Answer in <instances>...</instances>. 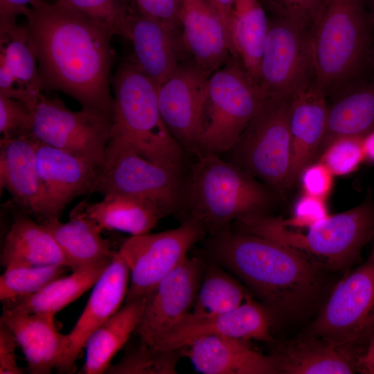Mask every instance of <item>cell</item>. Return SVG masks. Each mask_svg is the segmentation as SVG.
Wrapping results in <instances>:
<instances>
[{"mask_svg":"<svg viewBox=\"0 0 374 374\" xmlns=\"http://www.w3.org/2000/svg\"><path fill=\"white\" fill-rule=\"evenodd\" d=\"M235 222L239 231L285 245L320 269L341 271L355 263L364 247L373 238L374 202L367 197L353 208L328 216L305 233L294 231L280 217L266 213Z\"/></svg>","mask_w":374,"mask_h":374,"instance_id":"obj_4","label":"cell"},{"mask_svg":"<svg viewBox=\"0 0 374 374\" xmlns=\"http://www.w3.org/2000/svg\"><path fill=\"white\" fill-rule=\"evenodd\" d=\"M327 103L326 94L314 82L292 99L288 187L297 181L303 170L319 157L326 127Z\"/></svg>","mask_w":374,"mask_h":374,"instance_id":"obj_24","label":"cell"},{"mask_svg":"<svg viewBox=\"0 0 374 374\" xmlns=\"http://www.w3.org/2000/svg\"><path fill=\"white\" fill-rule=\"evenodd\" d=\"M83 212L103 231L117 230L139 235L150 233L166 214L152 204L125 195L104 197L81 206Z\"/></svg>","mask_w":374,"mask_h":374,"instance_id":"obj_33","label":"cell"},{"mask_svg":"<svg viewBox=\"0 0 374 374\" xmlns=\"http://www.w3.org/2000/svg\"><path fill=\"white\" fill-rule=\"evenodd\" d=\"M143 15L182 34L179 21V0H134Z\"/></svg>","mask_w":374,"mask_h":374,"instance_id":"obj_43","label":"cell"},{"mask_svg":"<svg viewBox=\"0 0 374 374\" xmlns=\"http://www.w3.org/2000/svg\"><path fill=\"white\" fill-rule=\"evenodd\" d=\"M341 346L365 347L374 334V253L332 290L310 333Z\"/></svg>","mask_w":374,"mask_h":374,"instance_id":"obj_9","label":"cell"},{"mask_svg":"<svg viewBox=\"0 0 374 374\" xmlns=\"http://www.w3.org/2000/svg\"><path fill=\"white\" fill-rule=\"evenodd\" d=\"M179 350L163 349L141 344L130 349L115 364L108 367V374H175Z\"/></svg>","mask_w":374,"mask_h":374,"instance_id":"obj_36","label":"cell"},{"mask_svg":"<svg viewBox=\"0 0 374 374\" xmlns=\"http://www.w3.org/2000/svg\"><path fill=\"white\" fill-rule=\"evenodd\" d=\"M114 256L72 271L35 294L5 301L3 311L55 315L93 287Z\"/></svg>","mask_w":374,"mask_h":374,"instance_id":"obj_29","label":"cell"},{"mask_svg":"<svg viewBox=\"0 0 374 374\" xmlns=\"http://www.w3.org/2000/svg\"><path fill=\"white\" fill-rule=\"evenodd\" d=\"M215 257L233 271L273 314L298 319L317 303L321 270L302 255L271 240L228 229L213 234Z\"/></svg>","mask_w":374,"mask_h":374,"instance_id":"obj_2","label":"cell"},{"mask_svg":"<svg viewBox=\"0 0 374 374\" xmlns=\"http://www.w3.org/2000/svg\"><path fill=\"white\" fill-rule=\"evenodd\" d=\"M26 17L43 91H62L82 109L112 121L114 35L57 1L30 8Z\"/></svg>","mask_w":374,"mask_h":374,"instance_id":"obj_1","label":"cell"},{"mask_svg":"<svg viewBox=\"0 0 374 374\" xmlns=\"http://www.w3.org/2000/svg\"><path fill=\"white\" fill-rule=\"evenodd\" d=\"M363 0H326L310 28L314 83L326 96L344 89L365 48Z\"/></svg>","mask_w":374,"mask_h":374,"instance_id":"obj_6","label":"cell"},{"mask_svg":"<svg viewBox=\"0 0 374 374\" xmlns=\"http://www.w3.org/2000/svg\"><path fill=\"white\" fill-rule=\"evenodd\" d=\"M129 280V268L117 251L93 286L84 309L66 335V344L58 372L73 373L75 371V362L89 336L117 312L125 301Z\"/></svg>","mask_w":374,"mask_h":374,"instance_id":"obj_17","label":"cell"},{"mask_svg":"<svg viewBox=\"0 0 374 374\" xmlns=\"http://www.w3.org/2000/svg\"><path fill=\"white\" fill-rule=\"evenodd\" d=\"M366 159L374 162V130L364 138Z\"/></svg>","mask_w":374,"mask_h":374,"instance_id":"obj_48","label":"cell"},{"mask_svg":"<svg viewBox=\"0 0 374 374\" xmlns=\"http://www.w3.org/2000/svg\"><path fill=\"white\" fill-rule=\"evenodd\" d=\"M53 236L71 265V271L112 257L117 251L101 235L102 229L81 206L62 223L55 218L41 223Z\"/></svg>","mask_w":374,"mask_h":374,"instance_id":"obj_28","label":"cell"},{"mask_svg":"<svg viewBox=\"0 0 374 374\" xmlns=\"http://www.w3.org/2000/svg\"><path fill=\"white\" fill-rule=\"evenodd\" d=\"M357 368L359 373L374 374V334L359 357Z\"/></svg>","mask_w":374,"mask_h":374,"instance_id":"obj_46","label":"cell"},{"mask_svg":"<svg viewBox=\"0 0 374 374\" xmlns=\"http://www.w3.org/2000/svg\"><path fill=\"white\" fill-rule=\"evenodd\" d=\"M146 298L125 303L111 318L88 338L82 371L86 374L105 373L111 361L136 331L141 321Z\"/></svg>","mask_w":374,"mask_h":374,"instance_id":"obj_31","label":"cell"},{"mask_svg":"<svg viewBox=\"0 0 374 374\" xmlns=\"http://www.w3.org/2000/svg\"><path fill=\"white\" fill-rule=\"evenodd\" d=\"M197 221L186 218L178 227L157 233L132 235L118 251L130 270L125 303L146 298L156 285L188 256L206 233Z\"/></svg>","mask_w":374,"mask_h":374,"instance_id":"obj_11","label":"cell"},{"mask_svg":"<svg viewBox=\"0 0 374 374\" xmlns=\"http://www.w3.org/2000/svg\"><path fill=\"white\" fill-rule=\"evenodd\" d=\"M134 48L131 60L159 87L179 66L193 59L184 45L182 35L133 9L130 19Z\"/></svg>","mask_w":374,"mask_h":374,"instance_id":"obj_21","label":"cell"},{"mask_svg":"<svg viewBox=\"0 0 374 374\" xmlns=\"http://www.w3.org/2000/svg\"><path fill=\"white\" fill-rule=\"evenodd\" d=\"M66 266L18 267L6 269L0 277V300L2 303L35 294L52 281L65 276Z\"/></svg>","mask_w":374,"mask_h":374,"instance_id":"obj_35","label":"cell"},{"mask_svg":"<svg viewBox=\"0 0 374 374\" xmlns=\"http://www.w3.org/2000/svg\"><path fill=\"white\" fill-rule=\"evenodd\" d=\"M32 112L26 105L0 93L1 137L30 134Z\"/></svg>","mask_w":374,"mask_h":374,"instance_id":"obj_40","label":"cell"},{"mask_svg":"<svg viewBox=\"0 0 374 374\" xmlns=\"http://www.w3.org/2000/svg\"><path fill=\"white\" fill-rule=\"evenodd\" d=\"M208 75L188 59L157 89L161 116L183 150L194 155L203 130Z\"/></svg>","mask_w":374,"mask_h":374,"instance_id":"obj_14","label":"cell"},{"mask_svg":"<svg viewBox=\"0 0 374 374\" xmlns=\"http://www.w3.org/2000/svg\"><path fill=\"white\" fill-rule=\"evenodd\" d=\"M294 97L267 96L232 148L231 161L269 189L288 188Z\"/></svg>","mask_w":374,"mask_h":374,"instance_id":"obj_8","label":"cell"},{"mask_svg":"<svg viewBox=\"0 0 374 374\" xmlns=\"http://www.w3.org/2000/svg\"><path fill=\"white\" fill-rule=\"evenodd\" d=\"M31 112L35 139L103 166L111 120L83 109L72 111L62 100L43 93Z\"/></svg>","mask_w":374,"mask_h":374,"instance_id":"obj_13","label":"cell"},{"mask_svg":"<svg viewBox=\"0 0 374 374\" xmlns=\"http://www.w3.org/2000/svg\"><path fill=\"white\" fill-rule=\"evenodd\" d=\"M334 177L323 163L316 161L303 170L299 179L303 193L326 200L333 186Z\"/></svg>","mask_w":374,"mask_h":374,"instance_id":"obj_42","label":"cell"},{"mask_svg":"<svg viewBox=\"0 0 374 374\" xmlns=\"http://www.w3.org/2000/svg\"><path fill=\"white\" fill-rule=\"evenodd\" d=\"M274 319L270 310L249 294L242 305L228 312L202 317L190 312L154 347L180 350L205 336L271 341Z\"/></svg>","mask_w":374,"mask_h":374,"instance_id":"obj_16","label":"cell"},{"mask_svg":"<svg viewBox=\"0 0 374 374\" xmlns=\"http://www.w3.org/2000/svg\"><path fill=\"white\" fill-rule=\"evenodd\" d=\"M106 28L114 36L130 37V19L132 11L121 0H57Z\"/></svg>","mask_w":374,"mask_h":374,"instance_id":"obj_37","label":"cell"},{"mask_svg":"<svg viewBox=\"0 0 374 374\" xmlns=\"http://www.w3.org/2000/svg\"><path fill=\"white\" fill-rule=\"evenodd\" d=\"M112 86L114 112L105 159L130 151L157 164L184 163L186 153L161 116L156 84L130 60L116 69Z\"/></svg>","mask_w":374,"mask_h":374,"instance_id":"obj_3","label":"cell"},{"mask_svg":"<svg viewBox=\"0 0 374 374\" xmlns=\"http://www.w3.org/2000/svg\"><path fill=\"white\" fill-rule=\"evenodd\" d=\"M272 190L220 154L196 156L187 175L184 209L213 234L240 218L265 214Z\"/></svg>","mask_w":374,"mask_h":374,"instance_id":"obj_5","label":"cell"},{"mask_svg":"<svg viewBox=\"0 0 374 374\" xmlns=\"http://www.w3.org/2000/svg\"><path fill=\"white\" fill-rule=\"evenodd\" d=\"M364 159V138L344 137L330 143L317 161L323 163L335 177H340L353 172Z\"/></svg>","mask_w":374,"mask_h":374,"instance_id":"obj_38","label":"cell"},{"mask_svg":"<svg viewBox=\"0 0 374 374\" xmlns=\"http://www.w3.org/2000/svg\"><path fill=\"white\" fill-rule=\"evenodd\" d=\"M269 20L260 0H234L229 33L233 57L259 84L260 64Z\"/></svg>","mask_w":374,"mask_h":374,"instance_id":"obj_32","label":"cell"},{"mask_svg":"<svg viewBox=\"0 0 374 374\" xmlns=\"http://www.w3.org/2000/svg\"><path fill=\"white\" fill-rule=\"evenodd\" d=\"M329 215L325 199L303 193L296 202L291 217L280 219L288 227L308 229Z\"/></svg>","mask_w":374,"mask_h":374,"instance_id":"obj_41","label":"cell"},{"mask_svg":"<svg viewBox=\"0 0 374 374\" xmlns=\"http://www.w3.org/2000/svg\"><path fill=\"white\" fill-rule=\"evenodd\" d=\"M310 28L280 17L269 20L259 74L265 97H294L314 82Z\"/></svg>","mask_w":374,"mask_h":374,"instance_id":"obj_12","label":"cell"},{"mask_svg":"<svg viewBox=\"0 0 374 374\" xmlns=\"http://www.w3.org/2000/svg\"><path fill=\"white\" fill-rule=\"evenodd\" d=\"M36 139L30 134L0 139V184L23 212L42 223L52 219L40 177Z\"/></svg>","mask_w":374,"mask_h":374,"instance_id":"obj_18","label":"cell"},{"mask_svg":"<svg viewBox=\"0 0 374 374\" xmlns=\"http://www.w3.org/2000/svg\"><path fill=\"white\" fill-rule=\"evenodd\" d=\"M248 294L238 281L212 265L202 278L190 313L202 317L228 312L242 305Z\"/></svg>","mask_w":374,"mask_h":374,"instance_id":"obj_34","label":"cell"},{"mask_svg":"<svg viewBox=\"0 0 374 374\" xmlns=\"http://www.w3.org/2000/svg\"><path fill=\"white\" fill-rule=\"evenodd\" d=\"M203 262L186 258L146 297L136 330L141 344L154 346L193 308L203 275Z\"/></svg>","mask_w":374,"mask_h":374,"instance_id":"obj_15","label":"cell"},{"mask_svg":"<svg viewBox=\"0 0 374 374\" xmlns=\"http://www.w3.org/2000/svg\"><path fill=\"white\" fill-rule=\"evenodd\" d=\"M364 347L341 346L310 334L294 340L274 354L278 373L350 374L357 373Z\"/></svg>","mask_w":374,"mask_h":374,"instance_id":"obj_26","label":"cell"},{"mask_svg":"<svg viewBox=\"0 0 374 374\" xmlns=\"http://www.w3.org/2000/svg\"><path fill=\"white\" fill-rule=\"evenodd\" d=\"M37 60L26 26L0 20V93L30 111L42 94Z\"/></svg>","mask_w":374,"mask_h":374,"instance_id":"obj_20","label":"cell"},{"mask_svg":"<svg viewBox=\"0 0 374 374\" xmlns=\"http://www.w3.org/2000/svg\"><path fill=\"white\" fill-rule=\"evenodd\" d=\"M210 1L216 12H217L218 15L220 16L222 23L224 24V26L229 37V24L231 11L234 0H210Z\"/></svg>","mask_w":374,"mask_h":374,"instance_id":"obj_47","label":"cell"},{"mask_svg":"<svg viewBox=\"0 0 374 374\" xmlns=\"http://www.w3.org/2000/svg\"><path fill=\"white\" fill-rule=\"evenodd\" d=\"M1 263L5 269L52 265L71 269L51 233L24 213L17 215L7 233Z\"/></svg>","mask_w":374,"mask_h":374,"instance_id":"obj_27","label":"cell"},{"mask_svg":"<svg viewBox=\"0 0 374 374\" xmlns=\"http://www.w3.org/2000/svg\"><path fill=\"white\" fill-rule=\"evenodd\" d=\"M247 341L222 336L197 338L179 350L204 374L278 373L274 355L252 348Z\"/></svg>","mask_w":374,"mask_h":374,"instance_id":"obj_23","label":"cell"},{"mask_svg":"<svg viewBox=\"0 0 374 374\" xmlns=\"http://www.w3.org/2000/svg\"><path fill=\"white\" fill-rule=\"evenodd\" d=\"M265 96L241 61L232 57L208 78L203 130L194 156L230 150Z\"/></svg>","mask_w":374,"mask_h":374,"instance_id":"obj_7","label":"cell"},{"mask_svg":"<svg viewBox=\"0 0 374 374\" xmlns=\"http://www.w3.org/2000/svg\"><path fill=\"white\" fill-rule=\"evenodd\" d=\"M53 314L3 312L0 322L15 336L31 374H49L59 368L66 335L57 330Z\"/></svg>","mask_w":374,"mask_h":374,"instance_id":"obj_25","label":"cell"},{"mask_svg":"<svg viewBox=\"0 0 374 374\" xmlns=\"http://www.w3.org/2000/svg\"><path fill=\"white\" fill-rule=\"evenodd\" d=\"M19 346L18 341L3 323L0 322V373L22 374L23 369L17 364L15 351Z\"/></svg>","mask_w":374,"mask_h":374,"instance_id":"obj_44","label":"cell"},{"mask_svg":"<svg viewBox=\"0 0 374 374\" xmlns=\"http://www.w3.org/2000/svg\"><path fill=\"white\" fill-rule=\"evenodd\" d=\"M179 17L186 48L208 75L233 57L226 28L210 0H179Z\"/></svg>","mask_w":374,"mask_h":374,"instance_id":"obj_22","label":"cell"},{"mask_svg":"<svg viewBox=\"0 0 374 374\" xmlns=\"http://www.w3.org/2000/svg\"><path fill=\"white\" fill-rule=\"evenodd\" d=\"M275 17L311 28L326 0H260Z\"/></svg>","mask_w":374,"mask_h":374,"instance_id":"obj_39","label":"cell"},{"mask_svg":"<svg viewBox=\"0 0 374 374\" xmlns=\"http://www.w3.org/2000/svg\"><path fill=\"white\" fill-rule=\"evenodd\" d=\"M335 95L332 101L327 103L319 155L337 139L364 138L374 130V89H343Z\"/></svg>","mask_w":374,"mask_h":374,"instance_id":"obj_30","label":"cell"},{"mask_svg":"<svg viewBox=\"0 0 374 374\" xmlns=\"http://www.w3.org/2000/svg\"><path fill=\"white\" fill-rule=\"evenodd\" d=\"M373 247H372L371 252L374 253V236H373Z\"/></svg>","mask_w":374,"mask_h":374,"instance_id":"obj_49","label":"cell"},{"mask_svg":"<svg viewBox=\"0 0 374 374\" xmlns=\"http://www.w3.org/2000/svg\"><path fill=\"white\" fill-rule=\"evenodd\" d=\"M44 2V0H0V20L15 21L18 15L26 16L30 8Z\"/></svg>","mask_w":374,"mask_h":374,"instance_id":"obj_45","label":"cell"},{"mask_svg":"<svg viewBox=\"0 0 374 374\" xmlns=\"http://www.w3.org/2000/svg\"><path fill=\"white\" fill-rule=\"evenodd\" d=\"M187 175L184 163L157 164L123 151L105 159L94 192L144 200L169 215L184 209Z\"/></svg>","mask_w":374,"mask_h":374,"instance_id":"obj_10","label":"cell"},{"mask_svg":"<svg viewBox=\"0 0 374 374\" xmlns=\"http://www.w3.org/2000/svg\"><path fill=\"white\" fill-rule=\"evenodd\" d=\"M36 151L52 219H60L71 200L94 192L103 166L37 140Z\"/></svg>","mask_w":374,"mask_h":374,"instance_id":"obj_19","label":"cell"}]
</instances>
